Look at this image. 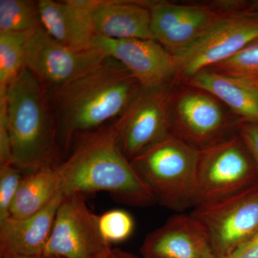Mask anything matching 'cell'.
Instances as JSON below:
<instances>
[{
    "mask_svg": "<svg viewBox=\"0 0 258 258\" xmlns=\"http://www.w3.org/2000/svg\"><path fill=\"white\" fill-rule=\"evenodd\" d=\"M0 92L6 99L13 165L29 173L60 164L57 126L36 78L24 68Z\"/></svg>",
    "mask_w": 258,
    "mask_h": 258,
    "instance_id": "obj_3",
    "label": "cell"
},
{
    "mask_svg": "<svg viewBox=\"0 0 258 258\" xmlns=\"http://www.w3.org/2000/svg\"><path fill=\"white\" fill-rule=\"evenodd\" d=\"M230 11L220 1L184 4V11L174 28L157 42L171 54L175 53L203 38Z\"/></svg>",
    "mask_w": 258,
    "mask_h": 258,
    "instance_id": "obj_18",
    "label": "cell"
},
{
    "mask_svg": "<svg viewBox=\"0 0 258 258\" xmlns=\"http://www.w3.org/2000/svg\"><path fill=\"white\" fill-rule=\"evenodd\" d=\"M257 86H258V85H257Z\"/></svg>",
    "mask_w": 258,
    "mask_h": 258,
    "instance_id": "obj_31",
    "label": "cell"
},
{
    "mask_svg": "<svg viewBox=\"0 0 258 258\" xmlns=\"http://www.w3.org/2000/svg\"><path fill=\"white\" fill-rule=\"evenodd\" d=\"M199 153L169 135L131 163L154 203L181 212L194 208Z\"/></svg>",
    "mask_w": 258,
    "mask_h": 258,
    "instance_id": "obj_4",
    "label": "cell"
},
{
    "mask_svg": "<svg viewBox=\"0 0 258 258\" xmlns=\"http://www.w3.org/2000/svg\"><path fill=\"white\" fill-rule=\"evenodd\" d=\"M41 27L38 1L0 0V33L30 34Z\"/></svg>",
    "mask_w": 258,
    "mask_h": 258,
    "instance_id": "obj_20",
    "label": "cell"
},
{
    "mask_svg": "<svg viewBox=\"0 0 258 258\" xmlns=\"http://www.w3.org/2000/svg\"><path fill=\"white\" fill-rule=\"evenodd\" d=\"M168 120L170 135L199 152L232 138L243 122L211 93L189 84L172 85Z\"/></svg>",
    "mask_w": 258,
    "mask_h": 258,
    "instance_id": "obj_5",
    "label": "cell"
},
{
    "mask_svg": "<svg viewBox=\"0 0 258 258\" xmlns=\"http://www.w3.org/2000/svg\"><path fill=\"white\" fill-rule=\"evenodd\" d=\"M144 258H216L208 231L191 213H180L148 234Z\"/></svg>",
    "mask_w": 258,
    "mask_h": 258,
    "instance_id": "obj_14",
    "label": "cell"
},
{
    "mask_svg": "<svg viewBox=\"0 0 258 258\" xmlns=\"http://www.w3.org/2000/svg\"><path fill=\"white\" fill-rule=\"evenodd\" d=\"M42 27L52 38L74 50L93 49L96 32L72 0L38 1Z\"/></svg>",
    "mask_w": 258,
    "mask_h": 258,
    "instance_id": "obj_16",
    "label": "cell"
},
{
    "mask_svg": "<svg viewBox=\"0 0 258 258\" xmlns=\"http://www.w3.org/2000/svg\"><path fill=\"white\" fill-rule=\"evenodd\" d=\"M258 39V15L231 10L203 38L171 54L175 64L172 85L187 83L199 71L230 58Z\"/></svg>",
    "mask_w": 258,
    "mask_h": 258,
    "instance_id": "obj_7",
    "label": "cell"
},
{
    "mask_svg": "<svg viewBox=\"0 0 258 258\" xmlns=\"http://www.w3.org/2000/svg\"><path fill=\"white\" fill-rule=\"evenodd\" d=\"M141 87L119 62L106 57L74 81L45 91L60 145L67 150L78 137L118 119Z\"/></svg>",
    "mask_w": 258,
    "mask_h": 258,
    "instance_id": "obj_1",
    "label": "cell"
},
{
    "mask_svg": "<svg viewBox=\"0 0 258 258\" xmlns=\"http://www.w3.org/2000/svg\"><path fill=\"white\" fill-rule=\"evenodd\" d=\"M4 164H13V159L6 99L0 92V165Z\"/></svg>",
    "mask_w": 258,
    "mask_h": 258,
    "instance_id": "obj_25",
    "label": "cell"
},
{
    "mask_svg": "<svg viewBox=\"0 0 258 258\" xmlns=\"http://www.w3.org/2000/svg\"><path fill=\"white\" fill-rule=\"evenodd\" d=\"M208 231L216 258H229L258 232V182L242 191L193 209Z\"/></svg>",
    "mask_w": 258,
    "mask_h": 258,
    "instance_id": "obj_8",
    "label": "cell"
},
{
    "mask_svg": "<svg viewBox=\"0 0 258 258\" xmlns=\"http://www.w3.org/2000/svg\"><path fill=\"white\" fill-rule=\"evenodd\" d=\"M105 58L96 49L79 51L64 46L41 27L29 35L25 68L48 91L78 79Z\"/></svg>",
    "mask_w": 258,
    "mask_h": 258,
    "instance_id": "obj_10",
    "label": "cell"
},
{
    "mask_svg": "<svg viewBox=\"0 0 258 258\" xmlns=\"http://www.w3.org/2000/svg\"><path fill=\"white\" fill-rule=\"evenodd\" d=\"M229 258H258V232L236 249Z\"/></svg>",
    "mask_w": 258,
    "mask_h": 258,
    "instance_id": "obj_27",
    "label": "cell"
},
{
    "mask_svg": "<svg viewBox=\"0 0 258 258\" xmlns=\"http://www.w3.org/2000/svg\"><path fill=\"white\" fill-rule=\"evenodd\" d=\"M208 69L258 85V39L230 58Z\"/></svg>",
    "mask_w": 258,
    "mask_h": 258,
    "instance_id": "obj_22",
    "label": "cell"
},
{
    "mask_svg": "<svg viewBox=\"0 0 258 258\" xmlns=\"http://www.w3.org/2000/svg\"><path fill=\"white\" fill-rule=\"evenodd\" d=\"M30 34L0 33V88H6L25 68Z\"/></svg>",
    "mask_w": 258,
    "mask_h": 258,
    "instance_id": "obj_21",
    "label": "cell"
},
{
    "mask_svg": "<svg viewBox=\"0 0 258 258\" xmlns=\"http://www.w3.org/2000/svg\"><path fill=\"white\" fill-rule=\"evenodd\" d=\"M13 164L0 165V222L10 217V209L23 176Z\"/></svg>",
    "mask_w": 258,
    "mask_h": 258,
    "instance_id": "obj_24",
    "label": "cell"
},
{
    "mask_svg": "<svg viewBox=\"0 0 258 258\" xmlns=\"http://www.w3.org/2000/svg\"><path fill=\"white\" fill-rule=\"evenodd\" d=\"M75 140L72 152L56 166L61 192L84 195L105 191L132 206L155 203L122 152L114 122Z\"/></svg>",
    "mask_w": 258,
    "mask_h": 258,
    "instance_id": "obj_2",
    "label": "cell"
},
{
    "mask_svg": "<svg viewBox=\"0 0 258 258\" xmlns=\"http://www.w3.org/2000/svg\"><path fill=\"white\" fill-rule=\"evenodd\" d=\"M1 258H38L35 257H25V256H19V255H3Z\"/></svg>",
    "mask_w": 258,
    "mask_h": 258,
    "instance_id": "obj_30",
    "label": "cell"
},
{
    "mask_svg": "<svg viewBox=\"0 0 258 258\" xmlns=\"http://www.w3.org/2000/svg\"><path fill=\"white\" fill-rule=\"evenodd\" d=\"M96 35L115 39L154 40L151 28L153 1L72 0Z\"/></svg>",
    "mask_w": 258,
    "mask_h": 258,
    "instance_id": "obj_13",
    "label": "cell"
},
{
    "mask_svg": "<svg viewBox=\"0 0 258 258\" xmlns=\"http://www.w3.org/2000/svg\"><path fill=\"white\" fill-rule=\"evenodd\" d=\"M237 8L238 10L258 15V0L253 1H237Z\"/></svg>",
    "mask_w": 258,
    "mask_h": 258,
    "instance_id": "obj_28",
    "label": "cell"
},
{
    "mask_svg": "<svg viewBox=\"0 0 258 258\" xmlns=\"http://www.w3.org/2000/svg\"><path fill=\"white\" fill-rule=\"evenodd\" d=\"M98 228L108 244L123 242L133 233V217L124 210H111L98 216Z\"/></svg>",
    "mask_w": 258,
    "mask_h": 258,
    "instance_id": "obj_23",
    "label": "cell"
},
{
    "mask_svg": "<svg viewBox=\"0 0 258 258\" xmlns=\"http://www.w3.org/2000/svg\"><path fill=\"white\" fill-rule=\"evenodd\" d=\"M258 182V168L240 134L199 153L194 208Z\"/></svg>",
    "mask_w": 258,
    "mask_h": 258,
    "instance_id": "obj_6",
    "label": "cell"
},
{
    "mask_svg": "<svg viewBox=\"0 0 258 258\" xmlns=\"http://www.w3.org/2000/svg\"><path fill=\"white\" fill-rule=\"evenodd\" d=\"M93 47L119 62L142 86L172 84L175 75L173 55L154 40H115L96 35Z\"/></svg>",
    "mask_w": 258,
    "mask_h": 258,
    "instance_id": "obj_12",
    "label": "cell"
},
{
    "mask_svg": "<svg viewBox=\"0 0 258 258\" xmlns=\"http://www.w3.org/2000/svg\"><path fill=\"white\" fill-rule=\"evenodd\" d=\"M111 249L100 233L98 216L81 194L64 195L40 258H101Z\"/></svg>",
    "mask_w": 258,
    "mask_h": 258,
    "instance_id": "obj_9",
    "label": "cell"
},
{
    "mask_svg": "<svg viewBox=\"0 0 258 258\" xmlns=\"http://www.w3.org/2000/svg\"><path fill=\"white\" fill-rule=\"evenodd\" d=\"M172 84L142 86L114 123L122 152L129 160L169 134L168 102Z\"/></svg>",
    "mask_w": 258,
    "mask_h": 258,
    "instance_id": "obj_11",
    "label": "cell"
},
{
    "mask_svg": "<svg viewBox=\"0 0 258 258\" xmlns=\"http://www.w3.org/2000/svg\"><path fill=\"white\" fill-rule=\"evenodd\" d=\"M101 258H139L120 249H111Z\"/></svg>",
    "mask_w": 258,
    "mask_h": 258,
    "instance_id": "obj_29",
    "label": "cell"
},
{
    "mask_svg": "<svg viewBox=\"0 0 258 258\" xmlns=\"http://www.w3.org/2000/svg\"><path fill=\"white\" fill-rule=\"evenodd\" d=\"M239 134L243 139L258 168V123L242 122Z\"/></svg>",
    "mask_w": 258,
    "mask_h": 258,
    "instance_id": "obj_26",
    "label": "cell"
},
{
    "mask_svg": "<svg viewBox=\"0 0 258 258\" xmlns=\"http://www.w3.org/2000/svg\"><path fill=\"white\" fill-rule=\"evenodd\" d=\"M63 197V193L57 194L43 210L32 216L8 217L0 222V256L41 257Z\"/></svg>",
    "mask_w": 258,
    "mask_h": 258,
    "instance_id": "obj_15",
    "label": "cell"
},
{
    "mask_svg": "<svg viewBox=\"0 0 258 258\" xmlns=\"http://www.w3.org/2000/svg\"><path fill=\"white\" fill-rule=\"evenodd\" d=\"M56 166H47L24 176L10 209V217L24 219L41 211L60 193Z\"/></svg>",
    "mask_w": 258,
    "mask_h": 258,
    "instance_id": "obj_19",
    "label": "cell"
},
{
    "mask_svg": "<svg viewBox=\"0 0 258 258\" xmlns=\"http://www.w3.org/2000/svg\"><path fill=\"white\" fill-rule=\"evenodd\" d=\"M189 84L205 90L233 112L242 121L258 123V86L210 69L199 71Z\"/></svg>",
    "mask_w": 258,
    "mask_h": 258,
    "instance_id": "obj_17",
    "label": "cell"
}]
</instances>
